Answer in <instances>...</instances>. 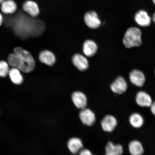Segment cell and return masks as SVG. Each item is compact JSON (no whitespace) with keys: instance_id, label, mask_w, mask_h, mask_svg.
Wrapping results in <instances>:
<instances>
[{"instance_id":"15","label":"cell","mask_w":155,"mask_h":155,"mask_svg":"<svg viewBox=\"0 0 155 155\" xmlns=\"http://www.w3.org/2000/svg\"><path fill=\"white\" fill-rule=\"evenodd\" d=\"M39 59L41 62L48 65H53L56 61V57L52 52L45 50L40 52L39 55Z\"/></svg>"},{"instance_id":"21","label":"cell","mask_w":155,"mask_h":155,"mask_svg":"<svg viewBox=\"0 0 155 155\" xmlns=\"http://www.w3.org/2000/svg\"><path fill=\"white\" fill-rule=\"evenodd\" d=\"M129 123L132 127L135 128H140L144 124V119L141 114L138 113H134L130 116Z\"/></svg>"},{"instance_id":"6","label":"cell","mask_w":155,"mask_h":155,"mask_svg":"<svg viewBox=\"0 0 155 155\" xmlns=\"http://www.w3.org/2000/svg\"><path fill=\"white\" fill-rule=\"evenodd\" d=\"M84 20L87 26L91 29L97 28L101 25V21L98 18L97 14L94 11L86 13L84 15Z\"/></svg>"},{"instance_id":"1","label":"cell","mask_w":155,"mask_h":155,"mask_svg":"<svg viewBox=\"0 0 155 155\" xmlns=\"http://www.w3.org/2000/svg\"><path fill=\"white\" fill-rule=\"evenodd\" d=\"M142 32L137 27H132L126 31L123 39V43L126 48L138 47L142 43Z\"/></svg>"},{"instance_id":"18","label":"cell","mask_w":155,"mask_h":155,"mask_svg":"<svg viewBox=\"0 0 155 155\" xmlns=\"http://www.w3.org/2000/svg\"><path fill=\"white\" fill-rule=\"evenodd\" d=\"M124 152L123 146L120 144H114L109 141L105 147V155H122Z\"/></svg>"},{"instance_id":"17","label":"cell","mask_w":155,"mask_h":155,"mask_svg":"<svg viewBox=\"0 0 155 155\" xmlns=\"http://www.w3.org/2000/svg\"><path fill=\"white\" fill-rule=\"evenodd\" d=\"M83 52L87 57H91L95 55L98 50L97 44L91 40H87L83 45Z\"/></svg>"},{"instance_id":"23","label":"cell","mask_w":155,"mask_h":155,"mask_svg":"<svg viewBox=\"0 0 155 155\" xmlns=\"http://www.w3.org/2000/svg\"><path fill=\"white\" fill-rule=\"evenodd\" d=\"M79 155H94L90 150L87 149H82L79 152Z\"/></svg>"},{"instance_id":"28","label":"cell","mask_w":155,"mask_h":155,"mask_svg":"<svg viewBox=\"0 0 155 155\" xmlns=\"http://www.w3.org/2000/svg\"><path fill=\"white\" fill-rule=\"evenodd\" d=\"M153 3L155 5V0H152Z\"/></svg>"},{"instance_id":"19","label":"cell","mask_w":155,"mask_h":155,"mask_svg":"<svg viewBox=\"0 0 155 155\" xmlns=\"http://www.w3.org/2000/svg\"><path fill=\"white\" fill-rule=\"evenodd\" d=\"M8 75L12 82L15 84L20 85L24 81L21 71L17 68H12L10 69Z\"/></svg>"},{"instance_id":"11","label":"cell","mask_w":155,"mask_h":155,"mask_svg":"<svg viewBox=\"0 0 155 155\" xmlns=\"http://www.w3.org/2000/svg\"><path fill=\"white\" fill-rule=\"evenodd\" d=\"M135 101L137 105L143 107H150L153 102L152 98L150 95L143 91L137 93Z\"/></svg>"},{"instance_id":"29","label":"cell","mask_w":155,"mask_h":155,"mask_svg":"<svg viewBox=\"0 0 155 155\" xmlns=\"http://www.w3.org/2000/svg\"></svg>"},{"instance_id":"9","label":"cell","mask_w":155,"mask_h":155,"mask_svg":"<svg viewBox=\"0 0 155 155\" xmlns=\"http://www.w3.org/2000/svg\"><path fill=\"white\" fill-rule=\"evenodd\" d=\"M129 79L133 84L137 87L143 86L145 82V77L142 71L134 69L129 74Z\"/></svg>"},{"instance_id":"22","label":"cell","mask_w":155,"mask_h":155,"mask_svg":"<svg viewBox=\"0 0 155 155\" xmlns=\"http://www.w3.org/2000/svg\"><path fill=\"white\" fill-rule=\"evenodd\" d=\"M9 64L5 61H0V77L5 78L8 75L9 71Z\"/></svg>"},{"instance_id":"16","label":"cell","mask_w":155,"mask_h":155,"mask_svg":"<svg viewBox=\"0 0 155 155\" xmlns=\"http://www.w3.org/2000/svg\"><path fill=\"white\" fill-rule=\"evenodd\" d=\"M68 148L74 154H76L82 150L83 145L82 140L77 137L70 139L67 143Z\"/></svg>"},{"instance_id":"27","label":"cell","mask_w":155,"mask_h":155,"mask_svg":"<svg viewBox=\"0 0 155 155\" xmlns=\"http://www.w3.org/2000/svg\"><path fill=\"white\" fill-rule=\"evenodd\" d=\"M5 0H0V5Z\"/></svg>"},{"instance_id":"24","label":"cell","mask_w":155,"mask_h":155,"mask_svg":"<svg viewBox=\"0 0 155 155\" xmlns=\"http://www.w3.org/2000/svg\"><path fill=\"white\" fill-rule=\"evenodd\" d=\"M150 107L151 112L153 115L155 116V101L152 102Z\"/></svg>"},{"instance_id":"14","label":"cell","mask_w":155,"mask_h":155,"mask_svg":"<svg viewBox=\"0 0 155 155\" xmlns=\"http://www.w3.org/2000/svg\"><path fill=\"white\" fill-rule=\"evenodd\" d=\"M72 61L73 64L79 71H85L88 68L89 63L88 60L81 54H75L72 57Z\"/></svg>"},{"instance_id":"2","label":"cell","mask_w":155,"mask_h":155,"mask_svg":"<svg viewBox=\"0 0 155 155\" xmlns=\"http://www.w3.org/2000/svg\"><path fill=\"white\" fill-rule=\"evenodd\" d=\"M13 53L17 54L22 60L28 66L31 70H33L35 65L33 57L30 52L20 47L15 48Z\"/></svg>"},{"instance_id":"5","label":"cell","mask_w":155,"mask_h":155,"mask_svg":"<svg viewBox=\"0 0 155 155\" xmlns=\"http://www.w3.org/2000/svg\"><path fill=\"white\" fill-rule=\"evenodd\" d=\"M134 20L139 26L146 27L150 26L152 19L146 11L143 9L137 11L134 15Z\"/></svg>"},{"instance_id":"3","label":"cell","mask_w":155,"mask_h":155,"mask_svg":"<svg viewBox=\"0 0 155 155\" xmlns=\"http://www.w3.org/2000/svg\"><path fill=\"white\" fill-rule=\"evenodd\" d=\"M8 63L12 68H17L23 72L27 73L31 71L21 58L14 53L10 54L8 55Z\"/></svg>"},{"instance_id":"13","label":"cell","mask_w":155,"mask_h":155,"mask_svg":"<svg viewBox=\"0 0 155 155\" xmlns=\"http://www.w3.org/2000/svg\"><path fill=\"white\" fill-rule=\"evenodd\" d=\"M74 104L79 109L86 108L87 105V98L85 94L81 92L76 91L73 93L71 96Z\"/></svg>"},{"instance_id":"12","label":"cell","mask_w":155,"mask_h":155,"mask_svg":"<svg viewBox=\"0 0 155 155\" xmlns=\"http://www.w3.org/2000/svg\"><path fill=\"white\" fill-rule=\"evenodd\" d=\"M0 5L2 13L5 15L14 14L18 9V5L14 0H5Z\"/></svg>"},{"instance_id":"4","label":"cell","mask_w":155,"mask_h":155,"mask_svg":"<svg viewBox=\"0 0 155 155\" xmlns=\"http://www.w3.org/2000/svg\"><path fill=\"white\" fill-rule=\"evenodd\" d=\"M22 9L29 16L36 18L40 13V9L38 4L33 0H26L22 3Z\"/></svg>"},{"instance_id":"10","label":"cell","mask_w":155,"mask_h":155,"mask_svg":"<svg viewBox=\"0 0 155 155\" xmlns=\"http://www.w3.org/2000/svg\"><path fill=\"white\" fill-rule=\"evenodd\" d=\"M117 124V119L112 115H108L104 116L101 122L103 130L107 132H111L114 130Z\"/></svg>"},{"instance_id":"26","label":"cell","mask_w":155,"mask_h":155,"mask_svg":"<svg viewBox=\"0 0 155 155\" xmlns=\"http://www.w3.org/2000/svg\"><path fill=\"white\" fill-rule=\"evenodd\" d=\"M152 19L154 22L155 23V12L153 15Z\"/></svg>"},{"instance_id":"20","label":"cell","mask_w":155,"mask_h":155,"mask_svg":"<svg viewBox=\"0 0 155 155\" xmlns=\"http://www.w3.org/2000/svg\"><path fill=\"white\" fill-rule=\"evenodd\" d=\"M129 150L131 155H142L144 149L141 143L138 140L131 141L129 144Z\"/></svg>"},{"instance_id":"8","label":"cell","mask_w":155,"mask_h":155,"mask_svg":"<svg viewBox=\"0 0 155 155\" xmlns=\"http://www.w3.org/2000/svg\"><path fill=\"white\" fill-rule=\"evenodd\" d=\"M127 82L125 79L121 76L118 77L111 85L112 91L118 94H124L127 91Z\"/></svg>"},{"instance_id":"25","label":"cell","mask_w":155,"mask_h":155,"mask_svg":"<svg viewBox=\"0 0 155 155\" xmlns=\"http://www.w3.org/2000/svg\"><path fill=\"white\" fill-rule=\"evenodd\" d=\"M4 22V17L2 13L0 12V26L3 24Z\"/></svg>"},{"instance_id":"7","label":"cell","mask_w":155,"mask_h":155,"mask_svg":"<svg viewBox=\"0 0 155 155\" xmlns=\"http://www.w3.org/2000/svg\"><path fill=\"white\" fill-rule=\"evenodd\" d=\"M79 116L83 124L87 126H91L96 121L95 115L94 112L88 108L81 109Z\"/></svg>"}]
</instances>
